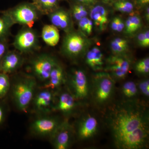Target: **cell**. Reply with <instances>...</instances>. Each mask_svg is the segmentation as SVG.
Masks as SVG:
<instances>
[{
  "label": "cell",
  "instance_id": "7",
  "mask_svg": "<svg viewBox=\"0 0 149 149\" xmlns=\"http://www.w3.org/2000/svg\"><path fill=\"white\" fill-rule=\"evenodd\" d=\"M71 93L76 100H84L89 92V83L86 74L81 70L72 71L69 79Z\"/></svg>",
  "mask_w": 149,
  "mask_h": 149
},
{
  "label": "cell",
  "instance_id": "42",
  "mask_svg": "<svg viewBox=\"0 0 149 149\" xmlns=\"http://www.w3.org/2000/svg\"><path fill=\"white\" fill-rule=\"evenodd\" d=\"M103 1H104L108 2L109 1H111V0H103Z\"/></svg>",
  "mask_w": 149,
  "mask_h": 149
},
{
  "label": "cell",
  "instance_id": "24",
  "mask_svg": "<svg viewBox=\"0 0 149 149\" xmlns=\"http://www.w3.org/2000/svg\"><path fill=\"white\" fill-rule=\"evenodd\" d=\"M128 48V42L124 39L117 38L111 42V50L115 54H122L127 50Z\"/></svg>",
  "mask_w": 149,
  "mask_h": 149
},
{
  "label": "cell",
  "instance_id": "26",
  "mask_svg": "<svg viewBox=\"0 0 149 149\" xmlns=\"http://www.w3.org/2000/svg\"><path fill=\"white\" fill-rule=\"evenodd\" d=\"M135 69L140 74H148L149 72V58L143 59L138 62L135 66Z\"/></svg>",
  "mask_w": 149,
  "mask_h": 149
},
{
  "label": "cell",
  "instance_id": "33",
  "mask_svg": "<svg viewBox=\"0 0 149 149\" xmlns=\"http://www.w3.org/2000/svg\"><path fill=\"white\" fill-rule=\"evenodd\" d=\"M125 30L128 34H132L136 32L134 25L129 18H128L125 22Z\"/></svg>",
  "mask_w": 149,
  "mask_h": 149
},
{
  "label": "cell",
  "instance_id": "23",
  "mask_svg": "<svg viewBox=\"0 0 149 149\" xmlns=\"http://www.w3.org/2000/svg\"><path fill=\"white\" fill-rule=\"evenodd\" d=\"M122 92L125 97L128 99H133L138 94L139 89L134 82L127 81L123 85Z\"/></svg>",
  "mask_w": 149,
  "mask_h": 149
},
{
  "label": "cell",
  "instance_id": "9",
  "mask_svg": "<svg viewBox=\"0 0 149 149\" xmlns=\"http://www.w3.org/2000/svg\"><path fill=\"white\" fill-rule=\"evenodd\" d=\"M13 21L24 24L32 28L37 18V13L34 7L29 4H22L12 10L6 11Z\"/></svg>",
  "mask_w": 149,
  "mask_h": 149
},
{
  "label": "cell",
  "instance_id": "14",
  "mask_svg": "<svg viewBox=\"0 0 149 149\" xmlns=\"http://www.w3.org/2000/svg\"><path fill=\"white\" fill-rule=\"evenodd\" d=\"M21 57L13 52L6 53L0 63V72L8 74L16 70L21 65Z\"/></svg>",
  "mask_w": 149,
  "mask_h": 149
},
{
  "label": "cell",
  "instance_id": "21",
  "mask_svg": "<svg viewBox=\"0 0 149 149\" xmlns=\"http://www.w3.org/2000/svg\"><path fill=\"white\" fill-rule=\"evenodd\" d=\"M13 22L5 12L0 16V41L5 40L9 30Z\"/></svg>",
  "mask_w": 149,
  "mask_h": 149
},
{
  "label": "cell",
  "instance_id": "28",
  "mask_svg": "<svg viewBox=\"0 0 149 149\" xmlns=\"http://www.w3.org/2000/svg\"><path fill=\"white\" fill-rule=\"evenodd\" d=\"M72 13L74 18L79 21L83 17H86L88 15V12L85 8L79 5L74 6L72 9Z\"/></svg>",
  "mask_w": 149,
  "mask_h": 149
},
{
  "label": "cell",
  "instance_id": "35",
  "mask_svg": "<svg viewBox=\"0 0 149 149\" xmlns=\"http://www.w3.org/2000/svg\"><path fill=\"white\" fill-rule=\"evenodd\" d=\"M138 39L139 45L142 47H144V42H145V34L144 33H140L138 36Z\"/></svg>",
  "mask_w": 149,
  "mask_h": 149
},
{
  "label": "cell",
  "instance_id": "2",
  "mask_svg": "<svg viewBox=\"0 0 149 149\" xmlns=\"http://www.w3.org/2000/svg\"><path fill=\"white\" fill-rule=\"evenodd\" d=\"M37 82L34 77H26L11 85L12 98L20 111L26 112L35 94Z\"/></svg>",
  "mask_w": 149,
  "mask_h": 149
},
{
  "label": "cell",
  "instance_id": "34",
  "mask_svg": "<svg viewBox=\"0 0 149 149\" xmlns=\"http://www.w3.org/2000/svg\"><path fill=\"white\" fill-rule=\"evenodd\" d=\"M5 40L0 41V63L3 57L7 52V45Z\"/></svg>",
  "mask_w": 149,
  "mask_h": 149
},
{
  "label": "cell",
  "instance_id": "27",
  "mask_svg": "<svg viewBox=\"0 0 149 149\" xmlns=\"http://www.w3.org/2000/svg\"><path fill=\"white\" fill-rule=\"evenodd\" d=\"M79 26L82 31L91 35L93 30V22L87 17H83L79 21Z\"/></svg>",
  "mask_w": 149,
  "mask_h": 149
},
{
  "label": "cell",
  "instance_id": "37",
  "mask_svg": "<svg viewBox=\"0 0 149 149\" xmlns=\"http://www.w3.org/2000/svg\"><path fill=\"white\" fill-rule=\"evenodd\" d=\"M124 27H125L124 23H123V22L121 20V19L119 18L116 31L118 32H121L124 29Z\"/></svg>",
  "mask_w": 149,
  "mask_h": 149
},
{
  "label": "cell",
  "instance_id": "5",
  "mask_svg": "<svg viewBox=\"0 0 149 149\" xmlns=\"http://www.w3.org/2000/svg\"><path fill=\"white\" fill-rule=\"evenodd\" d=\"M131 61L122 54H115L109 57L106 60L105 70L113 78L123 79L130 70Z\"/></svg>",
  "mask_w": 149,
  "mask_h": 149
},
{
  "label": "cell",
  "instance_id": "25",
  "mask_svg": "<svg viewBox=\"0 0 149 149\" xmlns=\"http://www.w3.org/2000/svg\"><path fill=\"white\" fill-rule=\"evenodd\" d=\"M114 7L116 10L126 13L131 12L133 9V6L132 3L122 0L115 3Z\"/></svg>",
  "mask_w": 149,
  "mask_h": 149
},
{
  "label": "cell",
  "instance_id": "19",
  "mask_svg": "<svg viewBox=\"0 0 149 149\" xmlns=\"http://www.w3.org/2000/svg\"><path fill=\"white\" fill-rule=\"evenodd\" d=\"M42 38L48 45L54 47L57 45L60 40L59 32L57 27L53 25H46L42 30Z\"/></svg>",
  "mask_w": 149,
  "mask_h": 149
},
{
  "label": "cell",
  "instance_id": "4",
  "mask_svg": "<svg viewBox=\"0 0 149 149\" xmlns=\"http://www.w3.org/2000/svg\"><path fill=\"white\" fill-rule=\"evenodd\" d=\"M61 121L54 116H41L31 123L29 129L31 133L35 136L50 138Z\"/></svg>",
  "mask_w": 149,
  "mask_h": 149
},
{
  "label": "cell",
  "instance_id": "41",
  "mask_svg": "<svg viewBox=\"0 0 149 149\" xmlns=\"http://www.w3.org/2000/svg\"><path fill=\"white\" fill-rule=\"evenodd\" d=\"M141 3L143 4H146L148 3L149 2V0H139Z\"/></svg>",
  "mask_w": 149,
  "mask_h": 149
},
{
  "label": "cell",
  "instance_id": "12",
  "mask_svg": "<svg viewBox=\"0 0 149 149\" xmlns=\"http://www.w3.org/2000/svg\"><path fill=\"white\" fill-rule=\"evenodd\" d=\"M98 122L95 117L88 116L80 121L77 128V135L80 140H87L97 133Z\"/></svg>",
  "mask_w": 149,
  "mask_h": 149
},
{
  "label": "cell",
  "instance_id": "43",
  "mask_svg": "<svg viewBox=\"0 0 149 149\" xmlns=\"http://www.w3.org/2000/svg\"><path fill=\"white\" fill-rule=\"evenodd\" d=\"M122 1H125V0H122Z\"/></svg>",
  "mask_w": 149,
  "mask_h": 149
},
{
  "label": "cell",
  "instance_id": "20",
  "mask_svg": "<svg viewBox=\"0 0 149 149\" xmlns=\"http://www.w3.org/2000/svg\"><path fill=\"white\" fill-rule=\"evenodd\" d=\"M50 19L53 25L56 27L65 29L69 26V15L64 10H58L54 12L51 14Z\"/></svg>",
  "mask_w": 149,
  "mask_h": 149
},
{
  "label": "cell",
  "instance_id": "29",
  "mask_svg": "<svg viewBox=\"0 0 149 149\" xmlns=\"http://www.w3.org/2000/svg\"><path fill=\"white\" fill-rule=\"evenodd\" d=\"M38 1L41 8L47 12L53 9L57 3V0H38Z\"/></svg>",
  "mask_w": 149,
  "mask_h": 149
},
{
  "label": "cell",
  "instance_id": "15",
  "mask_svg": "<svg viewBox=\"0 0 149 149\" xmlns=\"http://www.w3.org/2000/svg\"><path fill=\"white\" fill-rule=\"evenodd\" d=\"M76 100L71 93L65 92L62 93L55 105L54 111H58L64 114H69L76 106Z\"/></svg>",
  "mask_w": 149,
  "mask_h": 149
},
{
  "label": "cell",
  "instance_id": "13",
  "mask_svg": "<svg viewBox=\"0 0 149 149\" xmlns=\"http://www.w3.org/2000/svg\"><path fill=\"white\" fill-rule=\"evenodd\" d=\"M37 37L33 31L24 30L22 31L17 36L14 42V45L19 50L27 52L30 50L36 45Z\"/></svg>",
  "mask_w": 149,
  "mask_h": 149
},
{
  "label": "cell",
  "instance_id": "18",
  "mask_svg": "<svg viewBox=\"0 0 149 149\" xmlns=\"http://www.w3.org/2000/svg\"><path fill=\"white\" fill-rule=\"evenodd\" d=\"M90 16L96 26L99 29L101 30L105 29L108 19L107 11L103 6L98 5L94 7L91 10Z\"/></svg>",
  "mask_w": 149,
  "mask_h": 149
},
{
  "label": "cell",
  "instance_id": "8",
  "mask_svg": "<svg viewBox=\"0 0 149 149\" xmlns=\"http://www.w3.org/2000/svg\"><path fill=\"white\" fill-rule=\"evenodd\" d=\"M73 130L68 120L62 121L53 135L50 138L51 143L55 149H68L72 141Z\"/></svg>",
  "mask_w": 149,
  "mask_h": 149
},
{
  "label": "cell",
  "instance_id": "16",
  "mask_svg": "<svg viewBox=\"0 0 149 149\" xmlns=\"http://www.w3.org/2000/svg\"><path fill=\"white\" fill-rule=\"evenodd\" d=\"M65 81L63 69L57 63L52 70L49 78L44 84L43 88L54 91L55 89L59 88L64 83Z\"/></svg>",
  "mask_w": 149,
  "mask_h": 149
},
{
  "label": "cell",
  "instance_id": "3",
  "mask_svg": "<svg viewBox=\"0 0 149 149\" xmlns=\"http://www.w3.org/2000/svg\"><path fill=\"white\" fill-rule=\"evenodd\" d=\"M114 87L113 77L107 72H99L94 80V97L97 103L107 102L112 95Z\"/></svg>",
  "mask_w": 149,
  "mask_h": 149
},
{
  "label": "cell",
  "instance_id": "30",
  "mask_svg": "<svg viewBox=\"0 0 149 149\" xmlns=\"http://www.w3.org/2000/svg\"><path fill=\"white\" fill-rule=\"evenodd\" d=\"M4 99L0 100V128L4 124L7 116V108Z\"/></svg>",
  "mask_w": 149,
  "mask_h": 149
},
{
  "label": "cell",
  "instance_id": "40",
  "mask_svg": "<svg viewBox=\"0 0 149 149\" xmlns=\"http://www.w3.org/2000/svg\"><path fill=\"white\" fill-rule=\"evenodd\" d=\"M146 18L147 20L148 21L149 19V10L148 7L146 10Z\"/></svg>",
  "mask_w": 149,
  "mask_h": 149
},
{
  "label": "cell",
  "instance_id": "1",
  "mask_svg": "<svg viewBox=\"0 0 149 149\" xmlns=\"http://www.w3.org/2000/svg\"><path fill=\"white\" fill-rule=\"evenodd\" d=\"M106 120L117 149L148 148L149 111L143 103L134 99L118 102L109 109Z\"/></svg>",
  "mask_w": 149,
  "mask_h": 149
},
{
  "label": "cell",
  "instance_id": "38",
  "mask_svg": "<svg viewBox=\"0 0 149 149\" xmlns=\"http://www.w3.org/2000/svg\"><path fill=\"white\" fill-rule=\"evenodd\" d=\"M145 34V42H144V47H148L149 46V32L147 30L144 33Z\"/></svg>",
  "mask_w": 149,
  "mask_h": 149
},
{
  "label": "cell",
  "instance_id": "17",
  "mask_svg": "<svg viewBox=\"0 0 149 149\" xmlns=\"http://www.w3.org/2000/svg\"><path fill=\"white\" fill-rule=\"evenodd\" d=\"M86 62L95 71L103 69L104 64L103 55L97 47H94L88 51L86 56Z\"/></svg>",
  "mask_w": 149,
  "mask_h": 149
},
{
  "label": "cell",
  "instance_id": "32",
  "mask_svg": "<svg viewBox=\"0 0 149 149\" xmlns=\"http://www.w3.org/2000/svg\"><path fill=\"white\" fill-rule=\"evenodd\" d=\"M132 22V23L134 25V29L135 31H136L139 29L141 26V18L137 16H133L130 17H129Z\"/></svg>",
  "mask_w": 149,
  "mask_h": 149
},
{
  "label": "cell",
  "instance_id": "10",
  "mask_svg": "<svg viewBox=\"0 0 149 149\" xmlns=\"http://www.w3.org/2000/svg\"><path fill=\"white\" fill-rule=\"evenodd\" d=\"M56 64L55 60L52 57L48 55H42L32 62V71L39 80L46 82L52 70Z\"/></svg>",
  "mask_w": 149,
  "mask_h": 149
},
{
  "label": "cell",
  "instance_id": "22",
  "mask_svg": "<svg viewBox=\"0 0 149 149\" xmlns=\"http://www.w3.org/2000/svg\"><path fill=\"white\" fill-rule=\"evenodd\" d=\"M11 85L8 74L0 72V100L6 97L10 91Z\"/></svg>",
  "mask_w": 149,
  "mask_h": 149
},
{
  "label": "cell",
  "instance_id": "39",
  "mask_svg": "<svg viewBox=\"0 0 149 149\" xmlns=\"http://www.w3.org/2000/svg\"><path fill=\"white\" fill-rule=\"evenodd\" d=\"M80 2L85 4H91L95 2V0H77Z\"/></svg>",
  "mask_w": 149,
  "mask_h": 149
},
{
  "label": "cell",
  "instance_id": "6",
  "mask_svg": "<svg viewBox=\"0 0 149 149\" xmlns=\"http://www.w3.org/2000/svg\"><path fill=\"white\" fill-rule=\"evenodd\" d=\"M54 91L43 88L35 93L32 104L33 111L39 114H47L54 111L55 102Z\"/></svg>",
  "mask_w": 149,
  "mask_h": 149
},
{
  "label": "cell",
  "instance_id": "11",
  "mask_svg": "<svg viewBox=\"0 0 149 149\" xmlns=\"http://www.w3.org/2000/svg\"><path fill=\"white\" fill-rule=\"evenodd\" d=\"M87 44V40L80 34L71 33L64 40L65 52L70 57L77 56L85 50Z\"/></svg>",
  "mask_w": 149,
  "mask_h": 149
},
{
  "label": "cell",
  "instance_id": "31",
  "mask_svg": "<svg viewBox=\"0 0 149 149\" xmlns=\"http://www.w3.org/2000/svg\"><path fill=\"white\" fill-rule=\"evenodd\" d=\"M138 89L144 96L148 97L149 96V81L148 79L143 80L137 85Z\"/></svg>",
  "mask_w": 149,
  "mask_h": 149
},
{
  "label": "cell",
  "instance_id": "36",
  "mask_svg": "<svg viewBox=\"0 0 149 149\" xmlns=\"http://www.w3.org/2000/svg\"><path fill=\"white\" fill-rule=\"evenodd\" d=\"M118 19H119V17H114V18L113 19L112 21L111 27V29H112L113 31H116L118 24Z\"/></svg>",
  "mask_w": 149,
  "mask_h": 149
}]
</instances>
